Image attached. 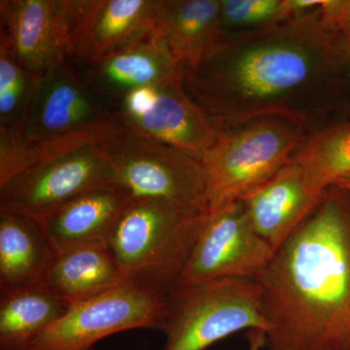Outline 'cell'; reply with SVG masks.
Wrapping results in <instances>:
<instances>
[{
  "instance_id": "cell-1",
  "label": "cell",
  "mask_w": 350,
  "mask_h": 350,
  "mask_svg": "<svg viewBox=\"0 0 350 350\" xmlns=\"http://www.w3.org/2000/svg\"><path fill=\"white\" fill-rule=\"evenodd\" d=\"M323 6L243 33L221 32L195 68L183 69L184 90L218 131L267 116L308 122L319 111L347 53Z\"/></svg>"
},
{
  "instance_id": "cell-2",
  "label": "cell",
  "mask_w": 350,
  "mask_h": 350,
  "mask_svg": "<svg viewBox=\"0 0 350 350\" xmlns=\"http://www.w3.org/2000/svg\"><path fill=\"white\" fill-rule=\"evenodd\" d=\"M267 350H350V194L332 186L254 278Z\"/></svg>"
},
{
  "instance_id": "cell-3",
  "label": "cell",
  "mask_w": 350,
  "mask_h": 350,
  "mask_svg": "<svg viewBox=\"0 0 350 350\" xmlns=\"http://www.w3.org/2000/svg\"><path fill=\"white\" fill-rule=\"evenodd\" d=\"M208 217L163 200H131L107 241L125 282L167 297L176 285Z\"/></svg>"
},
{
  "instance_id": "cell-4",
  "label": "cell",
  "mask_w": 350,
  "mask_h": 350,
  "mask_svg": "<svg viewBox=\"0 0 350 350\" xmlns=\"http://www.w3.org/2000/svg\"><path fill=\"white\" fill-rule=\"evenodd\" d=\"M308 122L267 116L219 131L204 160L209 217L261 187L284 167L310 135Z\"/></svg>"
},
{
  "instance_id": "cell-5",
  "label": "cell",
  "mask_w": 350,
  "mask_h": 350,
  "mask_svg": "<svg viewBox=\"0 0 350 350\" xmlns=\"http://www.w3.org/2000/svg\"><path fill=\"white\" fill-rule=\"evenodd\" d=\"M71 59L36 78L17 131L46 159L88 144H98L120 124L107 100L94 93Z\"/></svg>"
},
{
  "instance_id": "cell-6",
  "label": "cell",
  "mask_w": 350,
  "mask_h": 350,
  "mask_svg": "<svg viewBox=\"0 0 350 350\" xmlns=\"http://www.w3.org/2000/svg\"><path fill=\"white\" fill-rule=\"evenodd\" d=\"M268 329L253 278L176 285L165 297L163 350H206L239 332Z\"/></svg>"
},
{
  "instance_id": "cell-7",
  "label": "cell",
  "mask_w": 350,
  "mask_h": 350,
  "mask_svg": "<svg viewBox=\"0 0 350 350\" xmlns=\"http://www.w3.org/2000/svg\"><path fill=\"white\" fill-rule=\"evenodd\" d=\"M96 145L133 199L163 200L209 216L208 177L197 159L122 126Z\"/></svg>"
},
{
  "instance_id": "cell-8",
  "label": "cell",
  "mask_w": 350,
  "mask_h": 350,
  "mask_svg": "<svg viewBox=\"0 0 350 350\" xmlns=\"http://www.w3.org/2000/svg\"><path fill=\"white\" fill-rule=\"evenodd\" d=\"M117 185L96 144L43 159L0 186V211L40 220L78 196Z\"/></svg>"
},
{
  "instance_id": "cell-9",
  "label": "cell",
  "mask_w": 350,
  "mask_h": 350,
  "mask_svg": "<svg viewBox=\"0 0 350 350\" xmlns=\"http://www.w3.org/2000/svg\"><path fill=\"white\" fill-rule=\"evenodd\" d=\"M165 297L123 283L68 312L27 350H94L103 338L135 329L162 331Z\"/></svg>"
},
{
  "instance_id": "cell-10",
  "label": "cell",
  "mask_w": 350,
  "mask_h": 350,
  "mask_svg": "<svg viewBox=\"0 0 350 350\" xmlns=\"http://www.w3.org/2000/svg\"><path fill=\"white\" fill-rule=\"evenodd\" d=\"M111 108L124 128L174 147L200 163L218 138L219 131L189 98L182 78L131 91Z\"/></svg>"
},
{
  "instance_id": "cell-11",
  "label": "cell",
  "mask_w": 350,
  "mask_h": 350,
  "mask_svg": "<svg viewBox=\"0 0 350 350\" xmlns=\"http://www.w3.org/2000/svg\"><path fill=\"white\" fill-rule=\"evenodd\" d=\"M73 7L75 0H1L0 45L29 75L39 77L72 59Z\"/></svg>"
},
{
  "instance_id": "cell-12",
  "label": "cell",
  "mask_w": 350,
  "mask_h": 350,
  "mask_svg": "<svg viewBox=\"0 0 350 350\" xmlns=\"http://www.w3.org/2000/svg\"><path fill=\"white\" fill-rule=\"evenodd\" d=\"M273 252L253 229L239 200L208 217L176 285L227 278L254 280Z\"/></svg>"
},
{
  "instance_id": "cell-13",
  "label": "cell",
  "mask_w": 350,
  "mask_h": 350,
  "mask_svg": "<svg viewBox=\"0 0 350 350\" xmlns=\"http://www.w3.org/2000/svg\"><path fill=\"white\" fill-rule=\"evenodd\" d=\"M156 0H75L73 63H96L154 32Z\"/></svg>"
},
{
  "instance_id": "cell-14",
  "label": "cell",
  "mask_w": 350,
  "mask_h": 350,
  "mask_svg": "<svg viewBox=\"0 0 350 350\" xmlns=\"http://www.w3.org/2000/svg\"><path fill=\"white\" fill-rule=\"evenodd\" d=\"M80 66L82 79L110 107L131 91L183 77V64L155 33Z\"/></svg>"
},
{
  "instance_id": "cell-15",
  "label": "cell",
  "mask_w": 350,
  "mask_h": 350,
  "mask_svg": "<svg viewBox=\"0 0 350 350\" xmlns=\"http://www.w3.org/2000/svg\"><path fill=\"white\" fill-rule=\"evenodd\" d=\"M323 195L312 187L299 167L287 163L241 202L253 229L275 251L312 213Z\"/></svg>"
},
{
  "instance_id": "cell-16",
  "label": "cell",
  "mask_w": 350,
  "mask_h": 350,
  "mask_svg": "<svg viewBox=\"0 0 350 350\" xmlns=\"http://www.w3.org/2000/svg\"><path fill=\"white\" fill-rule=\"evenodd\" d=\"M133 198L105 187L78 196L38 222L55 254L82 246H107L115 223Z\"/></svg>"
},
{
  "instance_id": "cell-17",
  "label": "cell",
  "mask_w": 350,
  "mask_h": 350,
  "mask_svg": "<svg viewBox=\"0 0 350 350\" xmlns=\"http://www.w3.org/2000/svg\"><path fill=\"white\" fill-rule=\"evenodd\" d=\"M219 0H156L154 32L184 68H193L220 34Z\"/></svg>"
},
{
  "instance_id": "cell-18",
  "label": "cell",
  "mask_w": 350,
  "mask_h": 350,
  "mask_svg": "<svg viewBox=\"0 0 350 350\" xmlns=\"http://www.w3.org/2000/svg\"><path fill=\"white\" fill-rule=\"evenodd\" d=\"M54 257L38 221L0 211V290L45 282Z\"/></svg>"
},
{
  "instance_id": "cell-19",
  "label": "cell",
  "mask_w": 350,
  "mask_h": 350,
  "mask_svg": "<svg viewBox=\"0 0 350 350\" xmlns=\"http://www.w3.org/2000/svg\"><path fill=\"white\" fill-rule=\"evenodd\" d=\"M69 306L45 282L0 290V350H27Z\"/></svg>"
},
{
  "instance_id": "cell-20",
  "label": "cell",
  "mask_w": 350,
  "mask_h": 350,
  "mask_svg": "<svg viewBox=\"0 0 350 350\" xmlns=\"http://www.w3.org/2000/svg\"><path fill=\"white\" fill-rule=\"evenodd\" d=\"M45 283L72 306L126 282L107 246L91 245L55 254Z\"/></svg>"
},
{
  "instance_id": "cell-21",
  "label": "cell",
  "mask_w": 350,
  "mask_h": 350,
  "mask_svg": "<svg viewBox=\"0 0 350 350\" xmlns=\"http://www.w3.org/2000/svg\"><path fill=\"white\" fill-rule=\"evenodd\" d=\"M288 163L299 167L315 190L325 193L350 174V123L310 135Z\"/></svg>"
},
{
  "instance_id": "cell-22",
  "label": "cell",
  "mask_w": 350,
  "mask_h": 350,
  "mask_svg": "<svg viewBox=\"0 0 350 350\" xmlns=\"http://www.w3.org/2000/svg\"><path fill=\"white\" fill-rule=\"evenodd\" d=\"M36 78L0 45V126L16 129L24 117Z\"/></svg>"
},
{
  "instance_id": "cell-23",
  "label": "cell",
  "mask_w": 350,
  "mask_h": 350,
  "mask_svg": "<svg viewBox=\"0 0 350 350\" xmlns=\"http://www.w3.org/2000/svg\"><path fill=\"white\" fill-rule=\"evenodd\" d=\"M288 20L283 0H223L221 1L219 29L271 25Z\"/></svg>"
},
{
  "instance_id": "cell-24",
  "label": "cell",
  "mask_w": 350,
  "mask_h": 350,
  "mask_svg": "<svg viewBox=\"0 0 350 350\" xmlns=\"http://www.w3.org/2000/svg\"><path fill=\"white\" fill-rule=\"evenodd\" d=\"M41 160L38 149L24 142L17 131L0 126V186Z\"/></svg>"
},
{
  "instance_id": "cell-25",
  "label": "cell",
  "mask_w": 350,
  "mask_h": 350,
  "mask_svg": "<svg viewBox=\"0 0 350 350\" xmlns=\"http://www.w3.org/2000/svg\"><path fill=\"white\" fill-rule=\"evenodd\" d=\"M324 19L337 29L350 57V1H328L322 8Z\"/></svg>"
},
{
  "instance_id": "cell-26",
  "label": "cell",
  "mask_w": 350,
  "mask_h": 350,
  "mask_svg": "<svg viewBox=\"0 0 350 350\" xmlns=\"http://www.w3.org/2000/svg\"><path fill=\"white\" fill-rule=\"evenodd\" d=\"M265 337L266 334L261 330H250L246 332L248 350H262L265 349Z\"/></svg>"
},
{
  "instance_id": "cell-27",
  "label": "cell",
  "mask_w": 350,
  "mask_h": 350,
  "mask_svg": "<svg viewBox=\"0 0 350 350\" xmlns=\"http://www.w3.org/2000/svg\"><path fill=\"white\" fill-rule=\"evenodd\" d=\"M333 186L342 189V190L350 194V174L345 175V176L342 177V178L338 179Z\"/></svg>"
}]
</instances>
